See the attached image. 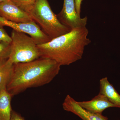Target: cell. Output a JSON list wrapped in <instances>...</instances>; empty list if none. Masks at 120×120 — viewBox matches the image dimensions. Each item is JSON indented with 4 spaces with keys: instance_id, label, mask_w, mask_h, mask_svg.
Wrapping results in <instances>:
<instances>
[{
    "instance_id": "cell-1",
    "label": "cell",
    "mask_w": 120,
    "mask_h": 120,
    "mask_svg": "<svg viewBox=\"0 0 120 120\" xmlns=\"http://www.w3.org/2000/svg\"><path fill=\"white\" fill-rule=\"evenodd\" d=\"M60 67L53 60L41 57L14 64L6 90L13 97L28 88L44 86L58 75Z\"/></svg>"
},
{
    "instance_id": "cell-2",
    "label": "cell",
    "mask_w": 120,
    "mask_h": 120,
    "mask_svg": "<svg viewBox=\"0 0 120 120\" xmlns=\"http://www.w3.org/2000/svg\"><path fill=\"white\" fill-rule=\"evenodd\" d=\"M86 27L75 28L46 43L38 45L41 57L54 60L61 66L81 60L85 47L90 43Z\"/></svg>"
},
{
    "instance_id": "cell-3",
    "label": "cell",
    "mask_w": 120,
    "mask_h": 120,
    "mask_svg": "<svg viewBox=\"0 0 120 120\" xmlns=\"http://www.w3.org/2000/svg\"><path fill=\"white\" fill-rule=\"evenodd\" d=\"M28 13L51 39L71 30L59 21L47 0H36L33 8Z\"/></svg>"
},
{
    "instance_id": "cell-4",
    "label": "cell",
    "mask_w": 120,
    "mask_h": 120,
    "mask_svg": "<svg viewBox=\"0 0 120 120\" xmlns=\"http://www.w3.org/2000/svg\"><path fill=\"white\" fill-rule=\"evenodd\" d=\"M11 51L8 61L12 64L31 62L41 57L38 45L30 37L12 30Z\"/></svg>"
},
{
    "instance_id": "cell-5",
    "label": "cell",
    "mask_w": 120,
    "mask_h": 120,
    "mask_svg": "<svg viewBox=\"0 0 120 120\" xmlns=\"http://www.w3.org/2000/svg\"><path fill=\"white\" fill-rule=\"evenodd\" d=\"M4 26L29 35L37 45L46 43L52 40L34 21L27 23H16L6 19L0 15V28H3Z\"/></svg>"
},
{
    "instance_id": "cell-6",
    "label": "cell",
    "mask_w": 120,
    "mask_h": 120,
    "mask_svg": "<svg viewBox=\"0 0 120 120\" xmlns=\"http://www.w3.org/2000/svg\"><path fill=\"white\" fill-rule=\"evenodd\" d=\"M60 22L71 30L86 27L88 18H81L77 14L75 0H64L63 8L56 15Z\"/></svg>"
},
{
    "instance_id": "cell-7",
    "label": "cell",
    "mask_w": 120,
    "mask_h": 120,
    "mask_svg": "<svg viewBox=\"0 0 120 120\" xmlns=\"http://www.w3.org/2000/svg\"><path fill=\"white\" fill-rule=\"evenodd\" d=\"M0 15L16 23H27L34 21L28 13L11 0H7L0 3Z\"/></svg>"
},
{
    "instance_id": "cell-8",
    "label": "cell",
    "mask_w": 120,
    "mask_h": 120,
    "mask_svg": "<svg viewBox=\"0 0 120 120\" xmlns=\"http://www.w3.org/2000/svg\"><path fill=\"white\" fill-rule=\"evenodd\" d=\"M62 106L65 110L72 113L82 120H108L107 117L102 114L93 113L84 109L69 95L65 99Z\"/></svg>"
},
{
    "instance_id": "cell-9",
    "label": "cell",
    "mask_w": 120,
    "mask_h": 120,
    "mask_svg": "<svg viewBox=\"0 0 120 120\" xmlns=\"http://www.w3.org/2000/svg\"><path fill=\"white\" fill-rule=\"evenodd\" d=\"M77 102L84 109L98 114H102V112L107 108L117 107L110 102L106 97L99 93L90 101Z\"/></svg>"
},
{
    "instance_id": "cell-10",
    "label": "cell",
    "mask_w": 120,
    "mask_h": 120,
    "mask_svg": "<svg viewBox=\"0 0 120 120\" xmlns=\"http://www.w3.org/2000/svg\"><path fill=\"white\" fill-rule=\"evenodd\" d=\"M99 93L106 97L109 101L120 108V95L113 86L109 82L107 77L102 78L99 81Z\"/></svg>"
},
{
    "instance_id": "cell-11",
    "label": "cell",
    "mask_w": 120,
    "mask_h": 120,
    "mask_svg": "<svg viewBox=\"0 0 120 120\" xmlns=\"http://www.w3.org/2000/svg\"><path fill=\"white\" fill-rule=\"evenodd\" d=\"M13 97L6 89L0 91V120H9L12 110L11 100Z\"/></svg>"
},
{
    "instance_id": "cell-12",
    "label": "cell",
    "mask_w": 120,
    "mask_h": 120,
    "mask_svg": "<svg viewBox=\"0 0 120 120\" xmlns=\"http://www.w3.org/2000/svg\"><path fill=\"white\" fill-rule=\"evenodd\" d=\"M13 65L8 60L0 62V91L6 89L11 77Z\"/></svg>"
},
{
    "instance_id": "cell-13",
    "label": "cell",
    "mask_w": 120,
    "mask_h": 120,
    "mask_svg": "<svg viewBox=\"0 0 120 120\" xmlns=\"http://www.w3.org/2000/svg\"><path fill=\"white\" fill-rule=\"evenodd\" d=\"M20 8L27 13L34 6L36 0H11Z\"/></svg>"
},
{
    "instance_id": "cell-14",
    "label": "cell",
    "mask_w": 120,
    "mask_h": 120,
    "mask_svg": "<svg viewBox=\"0 0 120 120\" xmlns=\"http://www.w3.org/2000/svg\"><path fill=\"white\" fill-rule=\"evenodd\" d=\"M11 51V44L0 42V62L8 60Z\"/></svg>"
},
{
    "instance_id": "cell-15",
    "label": "cell",
    "mask_w": 120,
    "mask_h": 120,
    "mask_svg": "<svg viewBox=\"0 0 120 120\" xmlns=\"http://www.w3.org/2000/svg\"><path fill=\"white\" fill-rule=\"evenodd\" d=\"M12 39L4 28H0V42L11 44Z\"/></svg>"
},
{
    "instance_id": "cell-16",
    "label": "cell",
    "mask_w": 120,
    "mask_h": 120,
    "mask_svg": "<svg viewBox=\"0 0 120 120\" xmlns=\"http://www.w3.org/2000/svg\"><path fill=\"white\" fill-rule=\"evenodd\" d=\"M9 120H26L19 114L14 110L12 112L11 118Z\"/></svg>"
},
{
    "instance_id": "cell-17",
    "label": "cell",
    "mask_w": 120,
    "mask_h": 120,
    "mask_svg": "<svg viewBox=\"0 0 120 120\" xmlns=\"http://www.w3.org/2000/svg\"><path fill=\"white\" fill-rule=\"evenodd\" d=\"M83 0H75V4L76 8L77 14L80 16L81 13V4L82 1Z\"/></svg>"
},
{
    "instance_id": "cell-18",
    "label": "cell",
    "mask_w": 120,
    "mask_h": 120,
    "mask_svg": "<svg viewBox=\"0 0 120 120\" xmlns=\"http://www.w3.org/2000/svg\"><path fill=\"white\" fill-rule=\"evenodd\" d=\"M6 0H0V3L3 2V1H5Z\"/></svg>"
}]
</instances>
